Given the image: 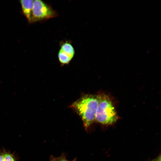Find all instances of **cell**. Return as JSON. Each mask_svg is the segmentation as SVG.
<instances>
[{
    "label": "cell",
    "instance_id": "obj_8",
    "mask_svg": "<svg viewBox=\"0 0 161 161\" xmlns=\"http://www.w3.org/2000/svg\"><path fill=\"white\" fill-rule=\"evenodd\" d=\"M0 161H3L2 150H0Z\"/></svg>",
    "mask_w": 161,
    "mask_h": 161
},
{
    "label": "cell",
    "instance_id": "obj_3",
    "mask_svg": "<svg viewBox=\"0 0 161 161\" xmlns=\"http://www.w3.org/2000/svg\"><path fill=\"white\" fill-rule=\"evenodd\" d=\"M58 15L57 12L49 5L40 0H34L32 22L47 20Z\"/></svg>",
    "mask_w": 161,
    "mask_h": 161
},
{
    "label": "cell",
    "instance_id": "obj_4",
    "mask_svg": "<svg viewBox=\"0 0 161 161\" xmlns=\"http://www.w3.org/2000/svg\"><path fill=\"white\" fill-rule=\"evenodd\" d=\"M75 54V49L70 41L61 42L58 55L61 65L68 64L74 57Z\"/></svg>",
    "mask_w": 161,
    "mask_h": 161
},
{
    "label": "cell",
    "instance_id": "obj_5",
    "mask_svg": "<svg viewBox=\"0 0 161 161\" xmlns=\"http://www.w3.org/2000/svg\"><path fill=\"white\" fill-rule=\"evenodd\" d=\"M34 0H22L20 1L23 12L30 22H32V9Z\"/></svg>",
    "mask_w": 161,
    "mask_h": 161
},
{
    "label": "cell",
    "instance_id": "obj_2",
    "mask_svg": "<svg viewBox=\"0 0 161 161\" xmlns=\"http://www.w3.org/2000/svg\"><path fill=\"white\" fill-rule=\"evenodd\" d=\"M118 117L110 98L106 95H101L95 120L102 124L109 125L115 122Z\"/></svg>",
    "mask_w": 161,
    "mask_h": 161
},
{
    "label": "cell",
    "instance_id": "obj_9",
    "mask_svg": "<svg viewBox=\"0 0 161 161\" xmlns=\"http://www.w3.org/2000/svg\"><path fill=\"white\" fill-rule=\"evenodd\" d=\"M151 161H161V156L160 155L155 159Z\"/></svg>",
    "mask_w": 161,
    "mask_h": 161
},
{
    "label": "cell",
    "instance_id": "obj_1",
    "mask_svg": "<svg viewBox=\"0 0 161 161\" xmlns=\"http://www.w3.org/2000/svg\"><path fill=\"white\" fill-rule=\"evenodd\" d=\"M101 95L86 94L73 102L70 107L80 116L86 129L95 120Z\"/></svg>",
    "mask_w": 161,
    "mask_h": 161
},
{
    "label": "cell",
    "instance_id": "obj_6",
    "mask_svg": "<svg viewBox=\"0 0 161 161\" xmlns=\"http://www.w3.org/2000/svg\"><path fill=\"white\" fill-rule=\"evenodd\" d=\"M3 161H17L16 158L14 153L5 149L2 150Z\"/></svg>",
    "mask_w": 161,
    "mask_h": 161
},
{
    "label": "cell",
    "instance_id": "obj_7",
    "mask_svg": "<svg viewBox=\"0 0 161 161\" xmlns=\"http://www.w3.org/2000/svg\"><path fill=\"white\" fill-rule=\"evenodd\" d=\"M50 161H69L66 160L64 156H61L60 157L51 158Z\"/></svg>",
    "mask_w": 161,
    "mask_h": 161
}]
</instances>
